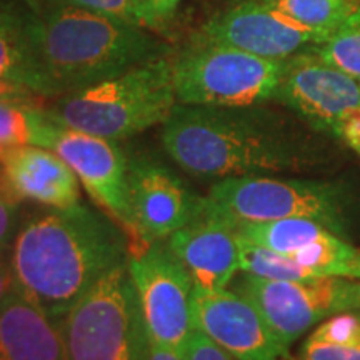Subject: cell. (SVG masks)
I'll return each mask as SVG.
<instances>
[{
  "label": "cell",
  "mask_w": 360,
  "mask_h": 360,
  "mask_svg": "<svg viewBox=\"0 0 360 360\" xmlns=\"http://www.w3.org/2000/svg\"><path fill=\"white\" fill-rule=\"evenodd\" d=\"M328 37L330 34L299 24L265 0H242L207 20L195 40L285 60L317 47Z\"/></svg>",
  "instance_id": "8fae6325"
},
{
  "label": "cell",
  "mask_w": 360,
  "mask_h": 360,
  "mask_svg": "<svg viewBox=\"0 0 360 360\" xmlns=\"http://www.w3.org/2000/svg\"><path fill=\"white\" fill-rule=\"evenodd\" d=\"M314 51L328 64L360 82V7Z\"/></svg>",
  "instance_id": "d4e9b609"
},
{
  "label": "cell",
  "mask_w": 360,
  "mask_h": 360,
  "mask_svg": "<svg viewBox=\"0 0 360 360\" xmlns=\"http://www.w3.org/2000/svg\"><path fill=\"white\" fill-rule=\"evenodd\" d=\"M0 360H69L58 322L15 289L0 302Z\"/></svg>",
  "instance_id": "e0dca14e"
},
{
  "label": "cell",
  "mask_w": 360,
  "mask_h": 360,
  "mask_svg": "<svg viewBox=\"0 0 360 360\" xmlns=\"http://www.w3.org/2000/svg\"><path fill=\"white\" fill-rule=\"evenodd\" d=\"M143 360H186L180 350L169 347V345L159 344L152 340L146 334V342H143Z\"/></svg>",
  "instance_id": "f546056e"
},
{
  "label": "cell",
  "mask_w": 360,
  "mask_h": 360,
  "mask_svg": "<svg viewBox=\"0 0 360 360\" xmlns=\"http://www.w3.org/2000/svg\"><path fill=\"white\" fill-rule=\"evenodd\" d=\"M35 17L32 0H0V77L29 85L45 97L34 42Z\"/></svg>",
  "instance_id": "ac0fdd59"
},
{
  "label": "cell",
  "mask_w": 360,
  "mask_h": 360,
  "mask_svg": "<svg viewBox=\"0 0 360 360\" xmlns=\"http://www.w3.org/2000/svg\"><path fill=\"white\" fill-rule=\"evenodd\" d=\"M182 354L186 360H237L231 354L225 352L224 349H220L205 334H202L199 328H195L192 335L188 337Z\"/></svg>",
  "instance_id": "4316f807"
},
{
  "label": "cell",
  "mask_w": 360,
  "mask_h": 360,
  "mask_svg": "<svg viewBox=\"0 0 360 360\" xmlns=\"http://www.w3.org/2000/svg\"><path fill=\"white\" fill-rule=\"evenodd\" d=\"M13 289H15V282H13L11 254L0 255V302H2Z\"/></svg>",
  "instance_id": "4dcf8cb0"
},
{
  "label": "cell",
  "mask_w": 360,
  "mask_h": 360,
  "mask_svg": "<svg viewBox=\"0 0 360 360\" xmlns=\"http://www.w3.org/2000/svg\"><path fill=\"white\" fill-rule=\"evenodd\" d=\"M180 2V0H159V6L162 11H164L167 15H172L174 8L177 7V4Z\"/></svg>",
  "instance_id": "1f68e13d"
},
{
  "label": "cell",
  "mask_w": 360,
  "mask_h": 360,
  "mask_svg": "<svg viewBox=\"0 0 360 360\" xmlns=\"http://www.w3.org/2000/svg\"><path fill=\"white\" fill-rule=\"evenodd\" d=\"M285 60L197 42L172 57L177 103L244 107L276 98Z\"/></svg>",
  "instance_id": "8992f818"
},
{
  "label": "cell",
  "mask_w": 360,
  "mask_h": 360,
  "mask_svg": "<svg viewBox=\"0 0 360 360\" xmlns=\"http://www.w3.org/2000/svg\"><path fill=\"white\" fill-rule=\"evenodd\" d=\"M174 56H162L124 74L57 97L45 112L53 122L122 141L164 124L177 105Z\"/></svg>",
  "instance_id": "277c9868"
},
{
  "label": "cell",
  "mask_w": 360,
  "mask_h": 360,
  "mask_svg": "<svg viewBox=\"0 0 360 360\" xmlns=\"http://www.w3.org/2000/svg\"><path fill=\"white\" fill-rule=\"evenodd\" d=\"M299 360H360V315L328 317L304 342Z\"/></svg>",
  "instance_id": "ffe728a7"
},
{
  "label": "cell",
  "mask_w": 360,
  "mask_h": 360,
  "mask_svg": "<svg viewBox=\"0 0 360 360\" xmlns=\"http://www.w3.org/2000/svg\"><path fill=\"white\" fill-rule=\"evenodd\" d=\"M103 13L129 24L160 32L170 15L162 11L157 0H45Z\"/></svg>",
  "instance_id": "603a6c76"
},
{
  "label": "cell",
  "mask_w": 360,
  "mask_h": 360,
  "mask_svg": "<svg viewBox=\"0 0 360 360\" xmlns=\"http://www.w3.org/2000/svg\"><path fill=\"white\" fill-rule=\"evenodd\" d=\"M207 197L233 222L305 217L345 236L344 200L330 184L249 175L219 180Z\"/></svg>",
  "instance_id": "52a82bcc"
},
{
  "label": "cell",
  "mask_w": 360,
  "mask_h": 360,
  "mask_svg": "<svg viewBox=\"0 0 360 360\" xmlns=\"http://www.w3.org/2000/svg\"><path fill=\"white\" fill-rule=\"evenodd\" d=\"M127 257L122 229L82 202L25 220L11 249L15 290L56 322Z\"/></svg>",
  "instance_id": "7a4b0ae2"
},
{
  "label": "cell",
  "mask_w": 360,
  "mask_h": 360,
  "mask_svg": "<svg viewBox=\"0 0 360 360\" xmlns=\"http://www.w3.org/2000/svg\"><path fill=\"white\" fill-rule=\"evenodd\" d=\"M160 141L175 164L199 180L307 172L323 160L321 143L262 103H177L162 124Z\"/></svg>",
  "instance_id": "6da1fadb"
},
{
  "label": "cell",
  "mask_w": 360,
  "mask_h": 360,
  "mask_svg": "<svg viewBox=\"0 0 360 360\" xmlns=\"http://www.w3.org/2000/svg\"><path fill=\"white\" fill-rule=\"evenodd\" d=\"M127 265L146 334L182 352L195 330L191 274L165 240L129 245Z\"/></svg>",
  "instance_id": "9c48e42d"
},
{
  "label": "cell",
  "mask_w": 360,
  "mask_h": 360,
  "mask_svg": "<svg viewBox=\"0 0 360 360\" xmlns=\"http://www.w3.org/2000/svg\"><path fill=\"white\" fill-rule=\"evenodd\" d=\"M240 272L272 278V281H310V278H317L312 270L295 262L289 255L250 244L242 238Z\"/></svg>",
  "instance_id": "cb8c5ba5"
},
{
  "label": "cell",
  "mask_w": 360,
  "mask_h": 360,
  "mask_svg": "<svg viewBox=\"0 0 360 360\" xmlns=\"http://www.w3.org/2000/svg\"><path fill=\"white\" fill-rule=\"evenodd\" d=\"M265 2L299 24L330 35L360 7V0H265Z\"/></svg>",
  "instance_id": "7402d4cb"
},
{
  "label": "cell",
  "mask_w": 360,
  "mask_h": 360,
  "mask_svg": "<svg viewBox=\"0 0 360 360\" xmlns=\"http://www.w3.org/2000/svg\"><path fill=\"white\" fill-rule=\"evenodd\" d=\"M233 281V292L259 310L285 352L315 323L335 314L360 309V281L354 278L272 281L240 272Z\"/></svg>",
  "instance_id": "ba28073f"
},
{
  "label": "cell",
  "mask_w": 360,
  "mask_h": 360,
  "mask_svg": "<svg viewBox=\"0 0 360 360\" xmlns=\"http://www.w3.org/2000/svg\"><path fill=\"white\" fill-rule=\"evenodd\" d=\"M237 233L242 240L276 250L278 254L294 255L328 231L322 224L305 217H289L267 222H236Z\"/></svg>",
  "instance_id": "d6986e66"
},
{
  "label": "cell",
  "mask_w": 360,
  "mask_h": 360,
  "mask_svg": "<svg viewBox=\"0 0 360 360\" xmlns=\"http://www.w3.org/2000/svg\"><path fill=\"white\" fill-rule=\"evenodd\" d=\"M58 326L69 360H143L146 328L127 260L107 272Z\"/></svg>",
  "instance_id": "5b68a950"
},
{
  "label": "cell",
  "mask_w": 360,
  "mask_h": 360,
  "mask_svg": "<svg viewBox=\"0 0 360 360\" xmlns=\"http://www.w3.org/2000/svg\"><path fill=\"white\" fill-rule=\"evenodd\" d=\"M53 120L44 107L0 102V148L39 146L47 148Z\"/></svg>",
  "instance_id": "44dd1931"
},
{
  "label": "cell",
  "mask_w": 360,
  "mask_h": 360,
  "mask_svg": "<svg viewBox=\"0 0 360 360\" xmlns=\"http://www.w3.org/2000/svg\"><path fill=\"white\" fill-rule=\"evenodd\" d=\"M22 200L15 195L0 170V255L11 254L13 238L20 229Z\"/></svg>",
  "instance_id": "484cf974"
},
{
  "label": "cell",
  "mask_w": 360,
  "mask_h": 360,
  "mask_svg": "<svg viewBox=\"0 0 360 360\" xmlns=\"http://www.w3.org/2000/svg\"><path fill=\"white\" fill-rule=\"evenodd\" d=\"M355 150H357V152H359V154H360V146H359L357 148H355Z\"/></svg>",
  "instance_id": "d6a6232c"
},
{
  "label": "cell",
  "mask_w": 360,
  "mask_h": 360,
  "mask_svg": "<svg viewBox=\"0 0 360 360\" xmlns=\"http://www.w3.org/2000/svg\"><path fill=\"white\" fill-rule=\"evenodd\" d=\"M34 42L44 96L57 98L90 87L170 49L150 30L87 8L51 4L39 8Z\"/></svg>",
  "instance_id": "3957f363"
},
{
  "label": "cell",
  "mask_w": 360,
  "mask_h": 360,
  "mask_svg": "<svg viewBox=\"0 0 360 360\" xmlns=\"http://www.w3.org/2000/svg\"><path fill=\"white\" fill-rule=\"evenodd\" d=\"M274 101L294 110L317 132L332 134L345 112L360 107V82L310 49L285 58Z\"/></svg>",
  "instance_id": "7c38bea8"
},
{
  "label": "cell",
  "mask_w": 360,
  "mask_h": 360,
  "mask_svg": "<svg viewBox=\"0 0 360 360\" xmlns=\"http://www.w3.org/2000/svg\"><path fill=\"white\" fill-rule=\"evenodd\" d=\"M195 328L237 360L289 357L249 300L229 289L193 292Z\"/></svg>",
  "instance_id": "5bb4252c"
},
{
  "label": "cell",
  "mask_w": 360,
  "mask_h": 360,
  "mask_svg": "<svg viewBox=\"0 0 360 360\" xmlns=\"http://www.w3.org/2000/svg\"><path fill=\"white\" fill-rule=\"evenodd\" d=\"M332 134L345 141V143L355 150L360 146V107H354V109L345 112L337 120Z\"/></svg>",
  "instance_id": "f1b7e54d"
},
{
  "label": "cell",
  "mask_w": 360,
  "mask_h": 360,
  "mask_svg": "<svg viewBox=\"0 0 360 360\" xmlns=\"http://www.w3.org/2000/svg\"><path fill=\"white\" fill-rule=\"evenodd\" d=\"M204 197L164 165L129 160V207L137 232L146 240H167L199 210Z\"/></svg>",
  "instance_id": "9a60e30c"
},
{
  "label": "cell",
  "mask_w": 360,
  "mask_h": 360,
  "mask_svg": "<svg viewBox=\"0 0 360 360\" xmlns=\"http://www.w3.org/2000/svg\"><path fill=\"white\" fill-rule=\"evenodd\" d=\"M165 242L191 274L195 289H227L240 272L237 225L209 197H204L193 217Z\"/></svg>",
  "instance_id": "4fadbf2b"
},
{
  "label": "cell",
  "mask_w": 360,
  "mask_h": 360,
  "mask_svg": "<svg viewBox=\"0 0 360 360\" xmlns=\"http://www.w3.org/2000/svg\"><path fill=\"white\" fill-rule=\"evenodd\" d=\"M47 148L70 165L90 199L125 232L129 245L146 240L130 215L129 159L117 141L53 122Z\"/></svg>",
  "instance_id": "30bf717a"
},
{
  "label": "cell",
  "mask_w": 360,
  "mask_h": 360,
  "mask_svg": "<svg viewBox=\"0 0 360 360\" xmlns=\"http://www.w3.org/2000/svg\"><path fill=\"white\" fill-rule=\"evenodd\" d=\"M0 170L22 202L32 200L51 209L80 204V182L57 152L39 146L0 148Z\"/></svg>",
  "instance_id": "2e32d148"
},
{
  "label": "cell",
  "mask_w": 360,
  "mask_h": 360,
  "mask_svg": "<svg viewBox=\"0 0 360 360\" xmlns=\"http://www.w3.org/2000/svg\"><path fill=\"white\" fill-rule=\"evenodd\" d=\"M42 101L45 97L35 92L29 85L17 82L12 79H2L0 77V102L8 103H25V105H35L42 107Z\"/></svg>",
  "instance_id": "83f0119b"
}]
</instances>
